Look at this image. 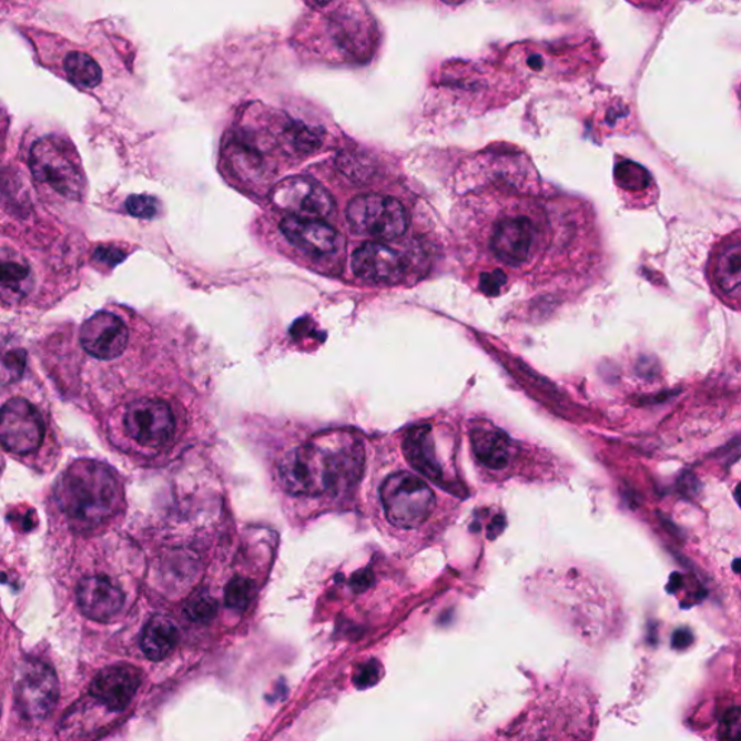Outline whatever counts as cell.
Listing matches in <instances>:
<instances>
[{
    "label": "cell",
    "instance_id": "cell-30",
    "mask_svg": "<svg viewBox=\"0 0 741 741\" xmlns=\"http://www.w3.org/2000/svg\"><path fill=\"white\" fill-rule=\"evenodd\" d=\"M123 258H125V254H122L121 251L118 250L99 248L97 253V260L104 264L115 265L121 263Z\"/></svg>",
    "mask_w": 741,
    "mask_h": 741
},
{
    "label": "cell",
    "instance_id": "cell-2",
    "mask_svg": "<svg viewBox=\"0 0 741 741\" xmlns=\"http://www.w3.org/2000/svg\"><path fill=\"white\" fill-rule=\"evenodd\" d=\"M364 463L363 444L353 432H323L280 460L278 478L293 496L341 494L359 481Z\"/></svg>",
    "mask_w": 741,
    "mask_h": 741
},
{
    "label": "cell",
    "instance_id": "cell-12",
    "mask_svg": "<svg viewBox=\"0 0 741 741\" xmlns=\"http://www.w3.org/2000/svg\"><path fill=\"white\" fill-rule=\"evenodd\" d=\"M130 332L125 323L111 312H98L83 323L80 331L85 353L102 361L118 358L125 353Z\"/></svg>",
    "mask_w": 741,
    "mask_h": 741
},
{
    "label": "cell",
    "instance_id": "cell-26",
    "mask_svg": "<svg viewBox=\"0 0 741 741\" xmlns=\"http://www.w3.org/2000/svg\"><path fill=\"white\" fill-rule=\"evenodd\" d=\"M160 204L156 199L146 196V194H135L126 201L128 212L132 216L141 217V220H151L159 213Z\"/></svg>",
    "mask_w": 741,
    "mask_h": 741
},
{
    "label": "cell",
    "instance_id": "cell-34",
    "mask_svg": "<svg viewBox=\"0 0 741 741\" xmlns=\"http://www.w3.org/2000/svg\"><path fill=\"white\" fill-rule=\"evenodd\" d=\"M440 2L448 4V7H459V4L467 2V0H440Z\"/></svg>",
    "mask_w": 741,
    "mask_h": 741
},
{
    "label": "cell",
    "instance_id": "cell-11",
    "mask_svg": "<svg viewBox=\"0 0 741 741\" xmlns=\"http://www.w3.org/2000/svg\"><path fill=\"white\" fill-rule=\"evenodd\" d=\"M128 435L146 448H161L173 439L175 419L168 403L155 398H140L126 408Z\"/></svg>",
    "mask_w": 741,
    "mask_h": 741
},
{
    "label": "cell",
    "instance_id": "cell-7",
    "mask_svg": "<svg viewBox=\"0 0 741 741\" xmlns=\"http://www.w3.org/2000/svg\"><path fill=\"white\" fill-rule=\"evenodd\" d=\"M346 220L356 234L397 240L406 234L408 217L405 206L397 199L382 194H363L346 209Z\"/></svg>",
    "mask_w": 741,
    "mask_h": 741
},
{
    "label": "cell",
    "instance_id": "cell-24",
    "mask_svg": "<svg viewBox=\"0 0 741 741\" xmlns=\"http://www.w3.org/2000/svg\"><path fill=\"white\" fill-rule=\"evenodd\" d=\"M26 369V351L9 349L0 353V382L13 383Z\"/></svg>",
    "mask_w": 741,
    "mask_h": 741
},
{
    "label": "cell",
    "instance_id": "cell-8",
    "mask_svg": "<svg viewBox=\"0 0 741 741\" xmlns=\"http://www.w3.org/2000/svg\"><path fill=\"white\" fill-rule=\"evenodd\" d=\"M59 679L54 669L40 660L22 664L16 683V704L27 720L49 717L59 701Z\"/></svg>",
    "mask_w": 741,
    "mask_h": 741
},
{
    "label": "cell",
    "instance_id": "cell-10",
    "mask_svg": "<svg viewBox=\"0 0 741 741\" xmlns=\"http://www.w3.org/2000/svg\"><path fill=\"white\" fill-rule=\"evenodd\" d=\"M271 201L280 211L304 220H325L335 212V201L321 183L308 177H288L275 185Z\"/></svg>",
    "mask_w": 741,
    "mask_h": 741
},
{
    "label": "cell",
    "instance_id": "cell-14",
    "mask_svg": "<svg viewBox=\"0 0 741 741\" xmlns=\"http://www.w3.org/2000/svg\"><path fill=\"white\" fill-rule=\"evenodd\" d=\"M356 277L377 284H394L405 275V263L400 254L387 245L368 242L359 246L353 255Z\"/></svg>",
    "mask_w": 741,
    "mask_h": 741
},
{
    "label": "cell",
    "instance_id": "cell-6",
    "mask_svg": "<svg viewBox=\"0 0 741 741\" xmlns=\"http://www.w3.org/2000/svg\"><path fill=\"white\" fill-rule=\"evenodd\" d=\"M541 237L544 227L538 217L521 213L503 216L489 232V253L508 268H521L534 260Z\"/></svg>",
    "mask_w": 741,
    "mask_h": 741
},
{
    "label": "cell",
    "instance_id": "cell-33",
    "mask_svg": "<svg viewBox=\"0 0 741 741\" xmlns=\"http://www.w3.org/2000/svg\"><path fill=\"white\" fill-rule=\"evenodd\" d=\"M312 9L325 8L327 4L335 2V0H304Z\"/></svg>",
    "mask_w": 741,
    "mask_h": 741
},
{
    "label": "cell",
    "instance_id": "cell-15",
    "mask_svg": "<svg viewBox=\"0 0 741 741\" xmlns=\"http://www.w3.org/2000/svg\"><path fill=\"white\" fill-rule=\"evenodd\" d=\"M282 232L303 253L325 256L336 253L341 236L335 227L321 220L287 216L282 221Z\"/></svg>",
    "mask_w": 741,
    "mask_h": 741
},
{
    "label": "cell",
    "instance_id": "cell-5",
    "mask_svg": "<svg viewBox=\"0 0 741 741\" xmlns=\"http://www.w3.org/2000/svg\"><path fill=\"white\" fill-rule=\"evenodd\" d=\"M382 503L392 525L400 529H416L434 511L435 494L417 475L397 473L384 481Z\"/></svg>",
    "mask_w": 741,
    "mask_h": 741
},
{
    "label": "cell",
    "instance_id": "cell-29",
    "mask_svg": "<svg viewBox=\"0 0 741 741\" xmlns=\"http://www.w3.org/2000/svg\"><path fill=\"white\" fill-rule=\"evenodd\" d=\"M724 733L721 734V738L723 739H735L739 740L740 738V710L739 708H733L729 712V714L725 715L723 727Z\"/></svg>",
    "mask_w": 741,
    "mask_h": 741
},
{
    "label": "cell",
    "instance_id": "cell-32",
    "mask_svg": "<svg viewBox=\"0 0 741 741\" xmlns=\"http://www.w3.org/2000/svg\"><path fill=\"white\" fill-rule=\"evenodd\" d=\"M692 635L687 630H679L673 636V646L674 648H687L688 644H691Z\"/></svg>",
    "mask_w": 741,
    "mask_h": 741
},
{
    "label": "cell",
    "instance_id": "cell-19",
    "mask_svg": "<svg viewBox=\"0 0 741 741\" xmlns=\"http://www.w3.org/2000/svg\"><path fill=\"white\" fill-rule=\"evenodd\" d=\"M405 454L417 471L426 475L432 481H441L444 473H441L438 459H436L429 426L415 427V429L408 432L405 439Z\"/></svg>",
    "mask_w": 741,
    "mask_h": 741
},
{
    "label": "cell",
    "instance_id": "cell-23",
    "mask_svg": "<svg viewBox=\"0 0 741 741\" xmlns=\"http://www.w3.org/2000/svg\"><path fill=\"white\" fill-rule=\"evenodd\" d=\"M255 592L254 583L250 579L235 578L227 583L225 592L226 606L234 610H245L253 600Z\"/></svg>",
    "mask_w": 741,
    "mask_h": 741
},
{
    "label": "cell",
    "instance_id": "cell-17",
    "mask_svg": "<svg viewBox=\"0 0 741 741\" xmlns=\"http://www.w3.org/2000/svg\"><path fill=\"white\" fill-rule=\"evenodd\" d=\"M35 286L31 265L16 251L0 248V301L7 304L21 303Z\"/></svg>",
    "mask_w": 741,
    "mask_h": 741
},
{
    "label": "cell",
    "instance_id": "cell-1",
    "mask_svg": "<svg viewBox=\"0 0 741 741\" xmlns=\"http://www.w3.org/2000/svg\"><path fill=\"white\" fill-rule=\"evenodd\" d=\"M379 44L377 19L361 0H335L312 9L293 34L294 49L302 55L329 65L367 64Z\"/></svg>",
    "mask_w": 741,
    "mask_h": 741
},
{
    "label": "cell",
    "instance_id": "cell-3",
    "mask_svg": "<svg viewBox=\"0 0 741 741\" xmlns=\"http://www.w3.org/2000/svg\"><path fill=\"white\" fill-rule=\"evenodd\" d=\"M55 498L75 529L90 530L116 515L122 488L108 465L83 459L61 475Z\"/></svg>",
    "mask_w": 741,
    "mask_h": 741
},
{
    "label": "cell",
    "instance_id": "cell-18",
    "mask_svg": "<svg viewBox=\"0 0 741 741\" xmlns=\"http://www.w3.org/2000/svg\"><path fill=\"white\" fill-rule=\"evenodd\" d=\"M471 445L479 463L494 471H500L510 464L512 453L510 438L489 423L474 427Z\"/></svg>",
    "mask_w": 741,
    "mask_h": 741
},
{
    "label": "cell",
    "instance_id": "cell-27",
    "mask_svg": "<svg viewBox=\"0 0 741 741\" xmlns=\"http://www.w3.org/2000/svg\"><path fill=\"white\" fill-rule=\"evenodd\" d=\"M383 669L379 667L378 662L370 660L368 663H364L363 667H359L358 671L355 673V686L364 690V688L374 687L375 683L382 679Z\"/></svg>",
    "mask_w": 741,
    "mask_h": 741
},
{
    "label": "cell",
    "instance_id": "cell-16",
    "mask_svg": "<svg viewBox=\"0 0 741 741\" xmlns=\"http://www.w3.org/2000/svg\"><path fill=\"white\" fill-rule=\"evenodd\" d=\"M78 601L85 617L106 623L122 610L125 596L111 578L89 577L80 582Z\"/></svg>",
    "mask_w": 741,
    "mask_h": 741
},
{
    "label": "cell",
    "instance_id": "cell-28",
    "mask_svg": "<svg viewBox=\"0 0 741 741\" xmlns=\"http://www.w3.org/2000/svg\"><path fill=\"white\" fill-rule=\"evenodd\" d=\"M507 283V275L501 270L491 271V273H484L479 277V288L487 296H497L501 292L503 286Z\"/></svg>",
    "mask_w": 741,
    "mask_h": 741
},
{
    "label": "cell",
    "instance_id": "cell-13",
    "mask_svg": "<svg viewBox=\"0 0 741 741\" xmlns=\"http://www.w3.org/2000/svg\"><path fill=\"white\" fill-rule=\"evenodd\" d=\"M141 686V673L131 664L109 667L94 677L90 693L108 710H125Z\"/></svg>",
    "mask_w": 741,
    "mask_h": 741
},
{
    "label": "cell",
    "instance_id": "cell-25",
    "mask_svg": "<svg viewBox=\"0 0 741 741\" xmlns=\"http://www.w3.org/2000/svg\"><path fill=\"white\" fill-rule=\"evenodd\" d=\"M185 616L190 620L197 621V623H206L215 617L217 611L216 601L207 593H199L185 605Z\"/></svg>",
    "mask_w": 741,
    "mask_h": 741
},
{
    "label": "cell",
    "instance_id": "cell-22",
    "mask_svg": "<svg viewBox=\"0 0 741 741\" xmlns=\"http://www.w3.org/2000/svg\"><path fill=\"white\" fill-rule=\"evenodd\" d=\"M64 70L71 82L80 88L93 89L102 82V69L84 52H70L64 60Z\"/></svg>",
    "mask_w": 741,
    "mask_h": 741
},
{
    "label": "cell",
    "instance_id": "cell-21",
    "mask_svg": "<svg viewBox=\"0 0 741 741\" xmlns=\"http://www.w3.org/2000/svg\"><path fill=\"white\" fill-rule=\"evenodd\" d=\"M715 283L727 296L738 301L741 284V245L734 240L719 254L715 265Z\"/></svg>",
    "mask_w": 741,
    "mask_h": 741
},
{
    "label": "cell",
    "instance_id": "cell-20",
    "mask_svg": "<svg viewBox=\"0 0 741 741\" xmlns=\"http://www.w3.org/2000/svg\"><path fill=\"white\" fill-rule=\"evenodd\" d=\"M179 643V630L168 617L155 616L146 625L141 639V648L151 660H163L169 657Z\"/></svg>",
    "mask_w": 741,
    "mask_h": 741
},
{
    "label": "cell",
    "instance_id": "cell-4",
    "mask_svg": "<svg viewBox=\"0 0 741 741\" xmlns=\"http://www.w3.org/2000/svg\"><path fill=\"white\" fill-rule=\"evenodd\" d=\"M30 168L38 182L50 185L70 201H82L85 182L73 145L63 138H41L32 146Z\"/></svg>",
    "mask_w": 741,
    "mask_h": 741
},
{
    "label": "cell",
    "instance_id": "cell-31",
    "mask_svg": "<svg viewBox=\"0 0 741 741\" xmlns=\"http://www.w3.org/2000/svg\"><path fill=\"white\" fill-rule=\"evenodd\" d=\"M633 7L641 9V11H659L667 7L671 0H627Z\"/></svg>",
    "mask_w": 741,
    "mask_h": 741
},
{
    "label": "cell",
    "instance_id": "cell-9",
    "mask_svg": "<svg viewBox=\"0 0 741 741\" xmlns=\"http://www.w3.org/2000/svg\"><path fill=\"white\" fill-rule=\"evenodd\" d=\"M41 413L26 398H12L0 408V445L9 453L31 454L44 440Z\"/></svg>",
    "mask_w": 741,
    "mask_h": 741
}]
</instances>
